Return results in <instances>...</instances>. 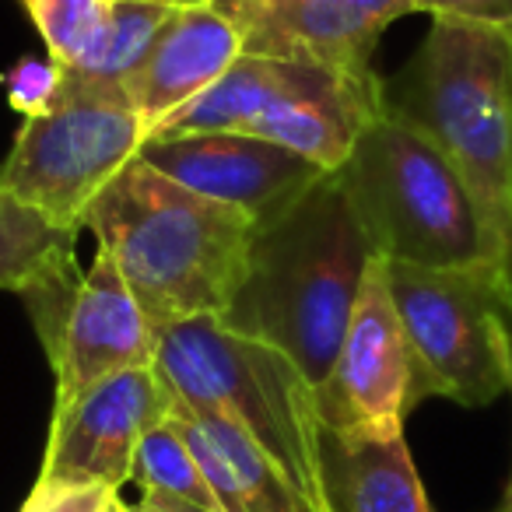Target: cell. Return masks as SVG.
<instances>
[{
    "label": "cell",
    "instance_id": "obj_25",
    "mask_svg": "<svg viewBox=\"0 0 512 512\" xmlns=\"http://www.w3.org/2000/svg\"><path fill=\"white\" fill-rule=\"evenodd\" d=\"M113 512H165L162 505L155 502L151 495H141V502H134V505H127V502H120Z\"/></svg>",
    "mask_w": 512,
    "mask_h": 512
},
{
    "label": "cell",
    "instance_id": "obj_19",
    "mask_svg": "<svg viewBox=\"0 0 512 512\" xmlns=\"http://www.w3.org/2000/svg\"><path fill=\"white\" fill-rule=\"evenodd\" d=\"M130 481H134L144 495L179 498V502L221 512L218 495H214L211 481H207L204 463L197 460V453L190 449V442L183 439V432H179L172 418L148 428V435H144L141 446H137Z\"/></svg>",
    "mask_w": 512,
    "mask_h": 512
},
{
    "label": "cell",
    "instance_id": "obj_24",
    "mask_svg": "<svg viewBox=\"0 0 512 512\" xmlns=\"http://www.w3.org/2000/svg\"><path fill=\"white\" fill-rule=\"evenodd\" d=\"M165 512H214V509H200V505H190V502H179V498H165V495H151Z\"/></svg>",
    "mask_w": 512,
    "mask_h": 512
},
{
    "label": "cell",
    "instance_id": "obj_14",
    "mask_svg": "<svg viewBox=\"0 0 512 512\" xmlns=\"http://www.w3.org/2000/svg\"><path fill=\"white\" fill-rule=\"evenodd\" d=\"M239 57H246L239 25L214 0H179L144 60L123 78V95L151 137Z\"/></svg>",
    "mask_w": 512,
    "mask_h": 512
},
{
    "label": "cell",
    "instance_id": "obj_7",
    "mask_svg": "<svg viewBox=\"0 0 512 512\" xmlns=\"http://www.w3.org/2000/svg\"><path fill=\"white\" fill-rule=\"evenodd\" d=\"M148 144V127L123 85H92L64 71L57 99L25 116L0 162V190L67 232L85 228L88 207Z\"/></svg>",
    "mask_w": 512,
    "mask_h": 512
},
{
    "label": "cell",
    "instance_id": "obj_6",
    "mask_svg": "<svg viewBox=\"0 0 512 512\" xmlns=\"http://www.w3.org/2000/svg\"><path fill=\"white\" fill-rule=\"evenodd\" d=\"M383 264L425 397L460 407L505 397L512 386V274Z\"/></svg>",
    "mask_w": 512,
    "mask_h": 512
},
{
    "label": "cell",
    "instance_id": "obj_23",
    "mask_svg": "<svg viewBox=\"0 0 512 512\" xmlns=\"http://www.w3.org/2000/svg\"><path fill=\"white\" fill-rule=\"evenodd\" d=\"M120 505V491L113 488H81L60 495H29L22 512H113Z\"/></svg>",
    "mask_w": 512,
    "mask_h": 512
},
{
    "label": "cell",
    "instance_id": "obj_18",
    "mask_svg": "<svg viewBox=\"0 0 512 512\" xmlns=\"http://www.w3.org/2000/svg\"><path fill=\"white\" fill-rule=\"evenodd\" d=\"M78 232L53 225L36 207L0 190V292H22L53 264L74 256Z\"/></svg>",
    "mask_w": 512,
    "mask_h": 512
},
{
    "label": "cell",
    "instance_id": "obj_22",
    "mask_svg": "<svg viewBox=\"0 0 512 512\" xmlns=\"http://www.w3.org/2000/svg\"><path fill=\"white\" fill-rule=\"evenodd\" d=\"M414 15L442 18V22H463L477 29H495L512 36V0H411Z\"/></svg>",
    "mask_w": 512,
    "mask_h": 512
},
{
    "label": "cell",
    "instance_id": "obj_5",
    "mask_svg": "<svg viewBox=\"0 0 512 512\" xmlns=\"http://www.w3.org/2000/svg\"><path fill=\"white\" fill-rule=\"evenodd\" d=\"M155 369L179 404L232 421L313 512H334L316 390L288 358L232 334L218 316H200L158 330Z\"/></svg>",
    "mask_w": 512,
    "mask_h": 512
},
{
    "label": "cell",
    "instance_id": "obj_11",
    "mask_svg": "<svg viewBox=\"0 0 512 512\" xmlns=\"http://www.w3.org/2000/svg\"><path fill=\"white\" fill-rule=\"evenodd\" d=\"M158 355V330L123 281L116 260L99 249L74 292L53 348L46 351L57 376L53 411L127 369H148Z\"/></svg>",
    "mask_w": 512,
    "mask_h": 512
},
{
    "label": "cell",
    "instance_id": "obj_26",
    "mask_svg": "<svg viewBox=\"0 0 512 512\" xmlns=\"http://www.w3.org/2000/svg\"><path fill=\"white\" fill-rule=\"evenodd\" d=\"M509 393H512V386H509ZM495 512H512V470H509V484H505L502 502H498V509H495Z\"/></svg>",
    "mask_w": 512,
    "mask_h": 512
},
{
    "label": "cell",
    "instance_id": "obj_13",
    "mask_svg": "<svg viewBox=\"0 0 512 512\" xmlns=\"http://www.w3.org/2000/svg\"><path fill=\"white\" fill-rule=\"evenodd\" d=\"M386 109V81L281 60L271 99L246 134L309 158L323 172L348 162L362 130Z\"/></svg>",
    "mask_w": 512,
    "mask_h": 512
},
{
    "label": "cell",
    "instance_id": "obj_17",
    "mask_svg": "<svg viewBox=\"0 0 512 512\" xmlns=\"http://www.w3.org/2000/svg\"><path fill=\"white\" fill-rule=\"evenodd\" d=\"M176 8L179 0H109L99 36L88 46L85 60L67 74L92 85H123Z\"/></svg>",
    "mask_w": 512,
    "mask_h": 512
},
{
    "label": "cell",
    "instance_id": "obj_10",
    "mask_svg": "<svg viewBox=\"0 0 512 512\" xmlns=\"http://www.w3.org/2000/svg\"><path fill=\"white\" fill-rule=\"evenodd\" d=\"M242 32V50L288 64L372 74V57L411 0H214Z\"/></svg>",
    "mask_w": 512,
    "mask_h": 512
},
{
    "label": "cell",
    "instance_id": "obj_21",
    "mask_svg": "<svg viewBox=\"0 0 512 512\" xmlns=\"http://www.w3.org/2000/svg\"><path fill=\"white\" fill-rule=\"evenodd\" d=\"M4 88H8V102L22 116H36L57 99L60 85H64V67L57 60H18L8 74H4Z\"/></svg>",
    "mask_w": 512,
    "mask_h": 512
},
{
    "label": "cell",
    "instance_id": "obj_12",
    "mask_svg": "<svg viewBox=\"0 0 512 512\" xmlns=\"http://www.w3.org/2000/svg\"><path fill=\"white\" fill-rule=\"evenodd\" d=\"M141 158L158 172L204 193L221 204H232L260 221L285 211L302 190L323 176L320 165L274 141L253 134H179L158 137L141 148Z\"/></svg>",
    "mask_w": 512,
    "mask_h": 512
},
{
    "label": "cell",
    "instance_id": "obj_4",
    "mask_svg": "<svg viewBox=\"0 0 512 512\" xmlns=\"http://www.w3.org/2000/svg\"><path fill=\"white\" fill-rule=\"evenodd\" d=\"M376 256L411 267H502L512 256L453 162L383 109L337 169Z\"/></svg>",
    "mask_w": 512,
    "mask_h": 512
},
{
    "label": "cell",
    "instance_id": "obj_1",
    "mask_svg": "<svg viewBox=\"0 0 512 512\" xmlns=\"http://www.w3.org/2000/svg\"><path fill=\"white\" fill-rule=\"evenodd\" d=\"M376 249L337 172L260 221L221 327L278 351L313 390L334 369Z\"/></svg>",
    "mask_w": 512,
    "mask_h": 512
},
{
    "label": "cell",
    "instance_id": "obj_2",
    "mask_svg": "<svg viewBox=\"0 0 512 512\" xmlns=\"http://www.w3.org/2000/svg\"><path fill=\"white\" fill-rule=\"evenodd\" d=\"M155 330L221 316L239 288L256 221L134 158L85 214Z\"/></svg>",
    "mask_w": 512,
    "mask_h": 512
},
{
    "label": "cell",
    "instance_id": "obj_15",
    "mask_svg": "<svg viewBox=\"0 0 512 512\" xmlns=\"http://www.w3.org/2000/svg\"><path fill=\"white\" fill-rule=\"evenodd\" d=\"M172 421L204 463L221 512H313L292 481L228 418L172 397Z\"/></svg>",
    "mask_w": 512,
    "mask_h": 512
},
{
    "label": "cell",
    "instance_id": "obj_20",
    "mask_svg": "<svg viewBox=\"0 0 512 512\" xmlns=\"http://www.w3.org/2000/svg\"><path fill=\"white\" fill-rule=\"evenodd\" d=\"M22 8L43 36L50 60L71 71L85 60L88 46L99 36L109 0H22Z\"/></svg>",
    "mask_w": 512,
    "mask_h": 512
},
{
    "label": "cell",
    "instance_id": "obj_9",
    "mask_svg": "<svg viewBox=\"0 0 512 512\" xmlns=\"http://www.w3.org/2000/svg\"><path fill=\"white\" fill-rule=\"evenodd\" d=\"M172 414V390L155 365L127 369L53 411L50 442L32 495L81 488L120 491L134 474V456L148 428Z\"/></svg>",
    "mask_w": 512,
    "mask_h": 512
},
{
    "label": "cell",
    "instance_id": "obj_8",
    "mask_svg": "<svg viewBox=\"0 0 512 512\" xmlns=\"http://www.w3.org/2000/svg\"><path fill=\"white\" fill-rule=\"evenodd\" d=\"M421 400L428 397L386 285V264L376 256L334 369L316 390V411L327 432L348 439H400L407 414Z\"/></svg>",
    "mask_w": 512,
    "mask_h": 512
},
{
    "label": "cell",
    "instance_id": "obj_3",
    "mask_svg": "<svg viewBox=\"0 0 512 512\" xmlns=\"http://www.w3.org/2000/svg\"><path fill=\"white\" fill-rule=\"evenodd\" d=\"M386 109L418 127L474 190L512 256V36L435 18Z\"/></svg>",
    "mask_w": 512,
    "mask_h": 512
},
{
    "label": "cell",
    "instance_id": "obj_16",
    "mask_svg": "<svg viewBox=\"0 0 512 512\" xmlns=\"http://www.w3.org/2000/svg\"><path fill=\"white\" fill-rule=\"evenodd\" d=\"M323 474L334 512H435L400 439H348L323 428Z\"/></svg>",
    "mask_w": 512,
    "mask_h": 512
}]
</instances>
